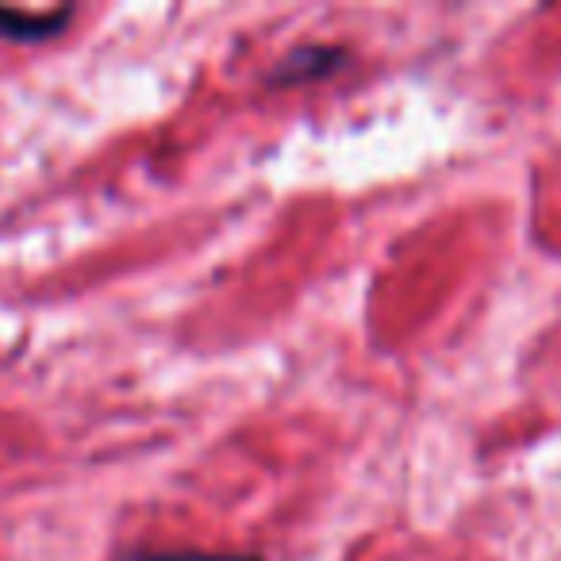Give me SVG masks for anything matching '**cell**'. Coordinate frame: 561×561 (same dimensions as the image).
<instances>
[{"label":"cell","instance_id":"obj_1","mask_svg":"<svg viewBox=\"0 0 561 561\" xmlns=\"http://www.w3.org/2000/svg\"><path fill=\"white\" fill-rule=\"evenodd\" d=\"M343 50L339 47H300L293 50V55L280 58L277 70L265 78V85H280V89H289V85H305V81H320L328 78V73H335L339 66H343Z\"/></svg>","mask_w":561,"mask_h":561},{"label":"cell","instance_id":"obj_2","mask_svg":"<svg viewBox=\"0 0 561 561\" xmlns=\"http://www.w3.org/2000/svg\"><path fill=\"white\" fill-rule=\"evenodd\" d=\"M73 9H50V12H27V9H0V35L12 43H39L55 39L70 27Z\"/></svg>","mask_w":561,"mask_h":561},{"label":"cell","instance_id":"obj_3","mask_svg":"<svg viewBox=\"0 0 561 561\" xmlns=\"http://www.w3.org/2000/svg\"><path fill=\"white\" fill-rule=\"evenodd\" d=\"M127 561H257L250 553H201V550H162V553H131Z\"/></svg>","mask_w":561,"mask_h":561}]
</instances>
